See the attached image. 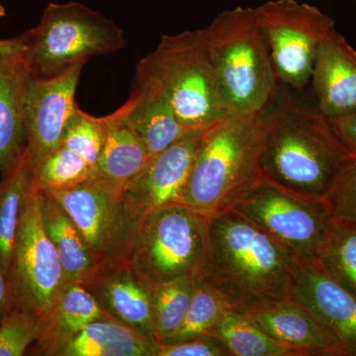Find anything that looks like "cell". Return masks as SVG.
I'll return each instance as SVG.
<instances>
[{
  "mask_svg": "<svg viewBox=\"0 0 356 356\" xmlns=\"http://www.w3.org/2000/svg\"><path fill=\"white\" fill-rule=\"evenodd\" d=\"M158 356H232L218 337L206 334L173 343H159Z\"/></svg>",
  "mask_w": 356,
  "mask_h": 356,
  "instance_id": "cell-33",
  "label": "cell"
},
{
  "mask_svg": "<svg viewBox=\"0 0 356 356\" xmlns=\"http://www.w3.org/2000/svg\"><path fill=\"white\" fill-rule=\"evenodd\" d=\"M33 76L48 79L92 56L120 51L125 36L113 21L79 2L50 3L39 24L23 33Z\"/></svg>",
  "mask_w": 356,
  "mask_h": 356,
  "instance_id": "cell-6",
  "label": "cell"
},
{
  "mask_svg": "<svg viewBox=\"0 0 356 356\" xmlns=\"http://www.w3.org/2000/svg\"><path fill=\"white\" fill-rule=\"evenodd\" d=\"M204 130L189 131L152 156L123 193L129 210L140 221L149 213L178 203Z\"/></svg>",
  "mask_w": 356,
  "mask_h": 356,
  "instance_id": "cell-14",
  "label": "cell"
},
{
  "mask_svg": "<svg viewBox=\"0 0 356 356\" xmlns=\"http://www.w3.org/2000/svg\"><path fill=\"white\" fill-rule=\"evenodd\" d=\"M136 70L161 86L187 130H205L228 118L201 29L163 35Z\"/></svg>",
  "mask_w": 356,
  "mask_h": 356,
  "instance_id": "cell-5",
  "label": "cell"
},
{
  "mask_svg": "<svg viewBox=\"0 0 356 356\" xmlns=\"http://www.w3.org/2000/svg\"><path fill=\"white\" fill-rule=\"evenodd\" d=\"M6 8H4L3 6H1V4H0V17H3V16H6Z\"/></svg>",
  "mask_w": 356,
  "mask_h": 356,
  "instance_id": "cell-37",
  "label": "cell"
},
{
  "mask_svg": "<svg viewBox=\"0 0 356 356\" xmlns=\"http://www.w3.org/2000/svg\"><path fill=\"white\" fill-rule=\"evenodd\" d=\"M332 124L346 149L356 156V111L343 118L332 121Z\"/></svg>",
  "mask_w": 356,
  "mask_h": 356,
  "instance_id": "cell-34",
  "label": "cell"
},
{
  "mask_svg": "<svg viewBox=\"0 0 356 356\" xmlns=\"http://www.w3.org/2000/svg\"><path fill=\"white\" fill-rule=\"evenodd\" d=\"M232 309L207 281H196L191 305L178 331L165 343L208 334Z\"/></svg>",
  "mask_w": 356,
  "mask_h": 356,
  "instance_id": "cell-29",
  "label": "cell"
},
{
  "mask_svg": "<svg viewBox=\"0 0 356 356\" xmlns=\"http://www.w3.org/2000/svg\"><path fill=\"white\" fill-rule=\"evenodd\" d=\"M84 286L110 318L134 331L154 337L153 299L156 285L145 277L132 261L102 269Z\"/></svg>",
  "mask_w": 356,
  "mask_h": 356,
  "instance_id": "cell-15",
  "label": "cell"
},
{
  "mask_svg": "<svg viewBox=\"0 0 356 356\" xmlns=\"http://www.w3.org/2000/svg\"><path fill=\"white\" fill-rule=\"evenodd\" d=\"M255 11L278 81L305 88L318 49L337 32L336 23L318 7L297 0H270Z\"/></svg>",
  "mask_w": 356,
  "mask_h": 356,
  "instance_id": "cell-9",
  "label": "cell"
},
{
  "mask_svg": "<svg viewBox=\"0 0 356 356\" xmlns=\"http://www.w3.org/2000/svg\"><path fill=\"white\" fill-rule=\"evenodd\" d=\"M247 313L294 356H346L336 339L291 297L257 304Z\"/></svg>",
  "mask_w": 356,
  "mask_h": 356,
  "instance_id": "cell-16",
  "label": "cell"
},
{
  "mask_svg": "<svg viewBox=\"0 0 356 356\" xmlns=\"http://www.w3.org/2000/svg\"><path fill=\"white\" fill-rule=\"evenodd\" d=\"M40 318L13 308L0 323V356L24 355L38 336Z\"/></svg>",
  "mask_w": 356,
  "mask_h": 356,
  "instance_id": "cell-31",
  "label": "cell"
},
{
  "mask_svg": "<svg viewBox=\"0 0 356 356\" xmlns=\"http://www.w3.org/2000/svg\"><path fill=\"white\" fill-rule=\"evenodd\" d=\"M13 308L8 278L0 269V323Z\"/></svg>",
  "mask_w": 356,
  "mask_h": 356,
  "instance_id": "cell-35",
  "label": "cell"
},
{
  "mask_svg": "<svg viewBox=\"0 0 356 356\" xmlns=\"http://www.w3.org/2000/svg\"><path fill=\"white\" fill-rule=\"evenodd\" d=\"M92 180V168L81 156L60 145L34 168L33 186L42 192L63 191Z\"/></svg>",
  "mask_w": 356,
  "mask_h": 356,
  "instance_id": "cell-28",
  "label": "cell"
},
{
  "mask_svg": "<svg viewBox=\"0 0 356 356\" xmlns=\"http://www.w3.org/2000/svg\"><path fill=\"white\" fill-rule=\"evenodd\" d=\"M106 136L93 182L123 196L128 184L149 159L144 142L126 121L123 108L105 116Z\"/></svg>",
  "mask_w": 356,
  "mask_h": 356,
  "instance_id": "cell-21",
  "label": "cell"
},
{
  "mask_svg": "<svg viewBox=\"0 0 356 356\" xmlns=\"http://www.w3.org/2000/svg\"><path fill=\"white\" fill-rule=\"evenodd\" d=\"M159 346L154 337L106 317L86 325L58 356H158Z\"/></svg>",
  "mask_w": 356,
  "mask_h": 356,
  "instance_id": "cell-23",
  "label": "cell"
},
{
  "mask_svg": "<svg viewBox=\"0 0 356 356\" xmlns=\"http://www.w3.org/2000/svg\"><path fill=\"white\" fill-rule=\"evenodd\" d=\"M290 297L336 339L346 356H356V296L316 259L295 257Z\"/></svg>",
  "mask_w": 356,
  "mask_h": 356,
  "instance_id": "cell-12",
  "label": "cell"
},
{
  "mask_svg": "<svg viewBox=\"0 0 356 356\" xmlns=\"http://www.w3.org/2000/svg\"><path fill=\"white\" fill-rule=\"evenodd\" d=\"M210 255V217L180 203L142 220L131 261L154 285L189 275L204 280Z\"/></svg>",
  "mask_w": 356,
  "mask_h": 356,
  "instance_id": "cell-7",
  "label": "cell"
},
{
  "mask_svg": "<svg viewBox=\"0 0 356 356\" xmlns=\"http://www.w3.org/2000/svg\"><path fill=\"white\" fill-rule=\"evenodd\" d=\"M44 193L57 201L72 218L100 270L132 259L142 221L129 210L123 196L93 181Z\"/></svg>",
  "mask_w": 356,
  "mask_h": 356,
  "instance_id": "cell-11",
  "label": "cell"
},
{
  "mask_svg": "<svg viewBox=\"0 0 356 356\" xmlns=\"http://www.w3.org/2000/svg\"><path fill=\"white\" fill-rule=\"evenodd\" d=\"M86 62L48 79L34 77L26 108L27 149L34 168L60 147L65 127L76 111L77 84Z\"/></svg>",
  "mask_w": 356,
  "mask_h": 356,
  "instance_id": "cell-13",
  "label": "cell"
},
{
  "mask_svg": "<svg viewBox=\"0 0 356 356\" xmlns=\"http://www.w3.org/2000/svg\"><path fill=\"white\" fill-rule=\"evenodd\" d=\"M332 121L307 108L284 89L264 112L262 175L283 188L324 198L341 168L353 158Z\"/></svg>",
  "mask_w": 356,
  "mask_h": 356,
  "instance_id": "cell-1",
  "label": "cell"
},
{
  "mask_svg": "<svg viewBox=\"0 0 356 356\" xmlns=\"http://www.w3.org/2000/svg\"><path fill=\"white\" fill-rule=\"evenodd\" d=\"M201 31L228 116L264 113L280 81L255 7L222 11Z\"/></svg>",
  "mask_w": 356,
  "mask_h": 356,
  "instance_id": "cell-4",
  "label": "cell"
},
{
  "mask_svg": "<svg viewBox=\"0 0 356 356\" xmlns=\"http://www.w3.org/2000/svg\"><path fill=\"white\" fill-rule=\"evenodd\" d=\"M106 136L104 117L91 116L76 107L65 127L60 145L67 147L86 161L93 170V175Z\"/></svg>",
  "mask_w": 356,
  "mask_h": 356,
  "instance_id": "cell-30",
  "label": "cell"
},
{
  "mask_svg": "<svg viewBox=\"0 0 356 356\" xmlns=\"http://www.w3.org/2000/svg\"><path fill=\"white\" fill-rule=\"evenodd\" d=\"M264 112L228 117L204 130L178 203L211 218L264 179Z\"/></svg>",
  "mask_w": 356,
  "mask_h": 356,
  "instance_id": "cell-3",
  "label": "cell"
},
{
  "mask_svg": "<svg viewBox=\"0 0 356 356\" xmlns=\"http://www.w3.org/2000/svg\"><path fill=\"white\" fill-rule=\"evenodd\" d=\"M325 200L334 219L356 222V156L341 168Z\"/></svg>",
  "mask_w": 356,
  "mask_h": 356,
  "instance_id": "cell-32",
  "label": "cell"
},
{
  "mask_svg": "<svg viewBox=\"0 0 356 356\" xmlns=\"http://www.w3.org/2000/svg\"><path fill=\"white\" fill-rule=\"evenodd\" d=\"M34 178V165L27 147L19 161L0 181V269L10 270L20 215Z\"/></svg>",
  "mask_w": 356,
  "mask_h": 356,
  "instance_id": "cell-24",
  "label": "cell"
},
{
  "mask_svg": "<svg viewBox=\"0 0 356 356\" xmlns=\"http://www.w3.org/2000/svg\"><path fill=\"white\" fill-rule=\"evenodd\" d=\"M196 281L192 276L184 275L154 286L153 325L159 343H166L184 323Z\"/></svg>",
  "mask_w": 356,
  "mask_h": 356,
  "instance_id": "cell-27",
  "label": "cell"
},
{
  "mask_svg": "<svg viewBox=\"0 0 356 356\" xmlns=\"http://www.w3.org/2000/svg\"><path fill=\"white\" fill-rule=\"evenodd\" d=\"M318 110L329 120L356 111V50L343 35L334 33L321 44L311 81Z\"/></svg>",
  "mask_w": 356,
  "mask_h": 356,
  "instance_id": "cell-17",
  "label": "cell"
},
{
  "mask_svg": "<svg viewBox=\"0 0 356 356\" xmlns=\"http://www.w3.org/2000/svg\"><path fill=\"white\" fill-rule=\"evenodd\" d=\"M24 49L23 34L11 39L0 40V54L18 53L24 51Z\"/></svg>",
  "mask_w": 356,
  "mask_h": 356,
  "instance_id": "cell-36",
  "label": "cell"
},
{
  "mask_svg": "<svg viewBox=\"0 0 356 356\" xmlns=\"http://www.w3.org/2000/svg\"><path fill=\"white\" fill-rule=\"evenodd\" d=\"M34 79L24 51L0 54V172H8L27 147L26 108Z\"/></svg>",
  "mask_w": 356,
  "mask_h": 356,
  "instance_id": "cell-18",
  "label": "cell"
},
{
  "mask_svg": "<svg viewBox=\"0 0 356 356\" xmlns=\"http://www.w3.org/2000/svg\"><path fill=\"white\" fill-rule=\"evenodd\" d=\"M7 278L13 308L22 309L39 318L67 284L57 248L44 228L40 191L33 185L21 212Z\"/></svg>",
  "mask_w": 356,
  "mask_h": 356,
  "instance_id": "cell-10",
  "label": "cell"
},
{
  "mask_svg": "<svg viewBox=\"0 0 356 356\" xmlns=\"http://www.w3.org/2000/svg\"><path fill=\"white\" fill-rule=\"evenodd\" d=\"M40 208L44 228L57 248L67 283L88 284L100 266L76 225L57 201L41 191Z\"/></svg>",
  "mask_w": 356,
  "mask_h": 356,
  "instance_id": "cell-22",
  "label": "cell"
},
{
  "mask_svg": "<svg viewBox=\"0 0 356 356\" xmlns=\"http://www.w3.org/2000/svg\"><path fill=\"white\" fill-rule=\"evenodd\" d=\"M295 257L231 208L210 218V255L204 280L233 311L289 298Z\"/></svg>",
  "mask_w": 356,
  "mask_h": 356,
  "instance_id": "cell-2",
  "label": "cell"
},
{
  "mask_svg": "<svg viewBox=\"0 0 356 356\" xmlns=\"http://www.w3.org/2000/svg\"><path fill=\"white\" fill-rule=\"evenodd\" d=\"M208 334L218 337L232 356H294L262 331L247 312L229 311Z\"/></svg>",
  "mask_w": 356,
  "mask_h": 356,
  "instance_id": "cell-25",
  "label": "cell"
},
{
  "mask_svg": "<svg viewBox=\"0 0 356 356\" xmlns=\"http://www.w3.org/2000/svg\"><path fill=\"white\" fill-rule=\"evenodd\" d=\"M233 208L286 248L296 259H315L334 222L324 198L295 193L266 178Z\"/></svg>",
  "mask_w": 356,
  "mask_h": 356,
  "instance_id": "cell-8",
  "label": "cell"
},
{
  "mask_svg": "<svg viewBox=\"0 0 356 356\" xmlns=\"http://www.w3.org/2000/svg\"><path fill=\"white\" fill-rule=\"evenodd\" d=\"M121 107L126 121L144 142L149 158L189 132L161 86L139 70H136L132 95Z\"/></svg>",
  "mask_w": 356,
  "mask_h": 356,
  "instance_id": "cell-19",
  "label": "cell"
},
{
  "mask_svg": "<svg viewBox=\"0 0 356 356\" xmlns=\"http://www.w3.org/2000/svg\"><path fill=\"white\" fill-rule=\"evenodd\" d=\"M315 259L325 273L356 296V222L334 218Z\"/></svg>",
  "mask_w": 356,
  "mask_h": 356,
  "instance_id": "cell-26",
  "label": "cell"
},
{
  "mask_svg": "<svg viewBox=\"0 0 356 356\" xmlns=\"http://www.w3.org/2000/svg\"><path fill=\"white\" fill-rule=\"evenodd\" d=\"M106 317L109 316L88 288L79 283H67L40 318L38 336L29 355L58 356L86 325Z\"/></svg>",
  "mask_w": 356,
  "mask_h": 356,
  "instance_id": "cell-20",
  "label": "cell"
}]
</instances>
